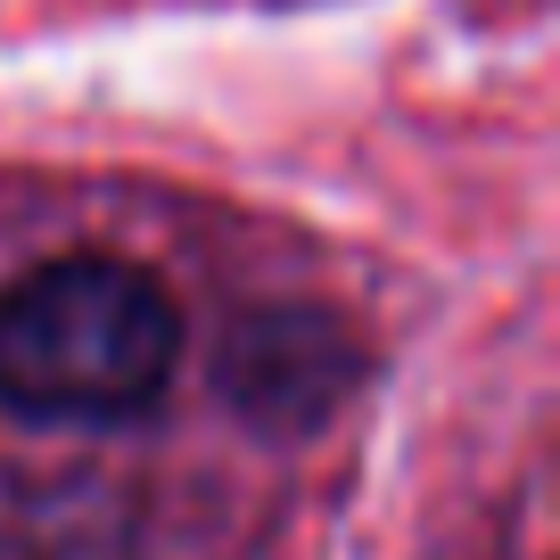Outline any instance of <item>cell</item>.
Returning a JSON list of instances; mask_svg holds the SVG:
<instances>
[{
	"instance_id": "cell-1",
	"label": "cell",
	"mask_w": 560,
	"mask_h": 560,
	"mask_svg": "<svg viewBox=\"0 0 560 560\" xmlns=\"http://www.w3.org/2000/svg\"><path fill=\"white\" fill-rule=\"evenodd\" d=\"M363 305L264 223L0 182V560H298L371 404Z\"/></svg>"
}]
</instances>
